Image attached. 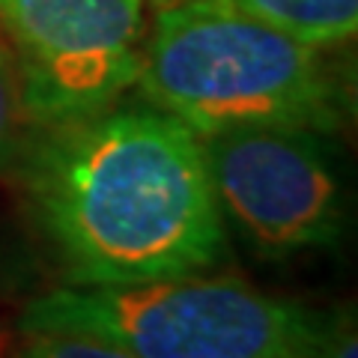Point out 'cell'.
Masks as SVG:
<instances>
[{"label":"cell","instance_id":"cell-5","mask_svg":"<svg viewBox=\"0 0 358 358\" xmlns=\"http://www.w3.org/2000/svg\"><path fill=\"white\" fill-rule=\"evenodd\" d=\"M33 122L105 110L138 84L147 0H0Z\"/></svg>","mask_w":358,"mask_h":358},{"label":"cell","instance_id":"cell-6","mask_svg":"<svg viewBox=\"0 0 358 358\" xmlns=\"http://www.w3.org/2000/svg\"><path fill=\"white\" fill-rule=\"evenodd\" d=\"M299 42L329 48L355 36L358 0H218Z\"/></svg>","mask_w":358,"mask_h":358},{"label":"cell","instance_id":"cell-1","mask_svg":"<svg viewBox=\"0 0 358 358\" xmlns=\"http://www.w3.org/2000/svg\"><path fill=\"white\" fill-rule=\"evenodd\" d=\"M27 192L69 284L182 278L224 257L203 141L159 108L54 126L27 162Z\"/></svg>","mask_w":358,"mask_h":358},{"label":"cell","instance_id":"cell-9","mask_svg":"<svg viewBox=\"0 0 358 358\" xmlns=\"http://www.w3.org/2000/svg\"><path fill=\"white\" fill-rule=\"evenodd\" d=\"M313 358H358V338L352 317H346V313H341L338 320L326 317Z\"/></svg>","mask_w":358,"mask_h":358},{"label":"cell","instance_id":"cell-4","mask_svg":"<svg viewBox=\"0 0 358 358\" xmlns=\"http://www.w3.org/2000/svg\"><path fill=\"white\" fill-rule=\"evenodd\" d=\"M224 227L268 260L329 248L343 233V188L320 131L239 126L200 134Z\"/></svg>","mask_w":358,"mask_h":358},{"label":"cell","instance_id":"cell-10","mask_svg":"<svg viewBox=\"0 0 358 358\" xmlns=\"http://www.w3.org/2000/svg\"><path fill=\"white\" fill-rule=\"evenodd\" d=\"M0 358H3V352H0Z\"/></svg>","mask_w":358,"mask_h":358},{"label":"cell","instance_id":"cell-2","mask_svg":"<svg viewBox=\"0 0 358 358\" xmlns=\"http://www.w3.org/2000/svg\"><path fill=\"white\" fill-rule=\"evenodd\" d=\"M138 87L197 134L239 126L331 131L343 110L322 48L218 0H164L143 39Z\"/></svg>","mask_w":358,"mask_h":358},{"label":"cell","instance_id":"cell-8","mask_svg":"<svg viewBox=\"0 0 358 358\" xmlns=\"http://www.w3.org/2000/svg\"><path fill=\"white\" fill-rule=\"evenodd\" d=\"M13 358H134L114 343L87 338V334L57 331H24V343Z\"/></svg>","mask_w":358,"mask_h":358},{"label":"cell","instance_id":"cell-7","mask_svg":"<svg viewBox=\"0 0 358 358\" xmlns=\"http://www.w3.org/2000/svg\"><path fill=\"white\" fill-rule=\"evenodd\" d=\"M30 126L33 117L24 102L15 57L6 48V42L0 39V164L13 162L24 150Z\"/></svg>","mask_w":358,"mask_h":358},{"label":"cell","instance_id":"cell-3","mask_svg":"<svg viewBox=\"0 0 358 358\" xmlns=\"http://www.w3.org/2000/svg\"><path fill=\"white\" fill-rule=\"evenodd\" d=\"M326 317L236 278L66 284L30 301L21 331L87 334L134 358H313Z\"/></svg>","mask_w":358,"mask_h":358}]
</instances>
